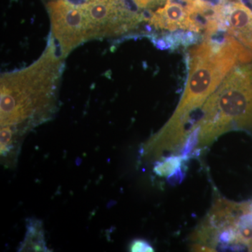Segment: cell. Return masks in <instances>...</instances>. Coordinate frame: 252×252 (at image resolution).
<instances>
[{"instance_id":"11","label":"cell","mask_w":252,"mask_h":252,"mask_svg":"<svg viewBox=\"0 0 252 252\" xmlns=\"http://www.w3.org/2000/svg\"><path fill=\"white\" fill-rule=\"evenodd\" d=\"M131 252H154V248L150 244L144 240H135L131 243Z\"/></svg>"},{"instance_id":"7","label":"cell","mask_w":252,"mask_h":252,"mask_svg":"<svg viewBox=\"0 0 252 252\" xmlns=\"http://www.w3.org/2000/svg\"><path fill=\"white\" fill-rule=\"evenodd\" d=\"M149 18L151 25L160 29L200 32L185 5L174 0H167L165 6L158 9Z\"/></svg>"},{"instance_id":"5","label":"cell","mask_w":252,"mask_h":252,"mask_svg":"<svg viewBox=\"0 0 252 252\" xmlns=\"http://www.w3.org/2000/svg\"><path fill=\"white\" fill-rule=\"evenodd\" d=\"M79 7L87 21L89 40L121 35L146 18L134 0H89Z\"/></svg>"},{"instance_id":"10","label":"cell","mask_w":252,"mask_h":252,"mask_svg":"<svg viewBox=\"0 0 252 252\" xmlns=\"http://www.w3.org/2000/svg\"><path fill=\"white\" fill-rule=\"evenodd\" d=\"M182 158L180 157H171L167 159L165 161L160 162L156 167L155 171L160 175H170L172 172L175 171L176 169L178 168L179 165H181Z\"/></svg>"},{"instance_id":"8","label":"cell","mask_w":252,"mask_h":252,"mask_svg":"<svg viewBox=\"0 0 252 252\" xmlns=\"http://www.w3.org/2000/svg\"><path fill=\"white\" fill-rule=\"evenodd\" d=\"M222 23L228 32L252 50V11L240 2L222 9Z\"/></svg>"},{"instance_id":"6","label":"cell","mask_w":252,"mask_h":252,"mask_svg":"<svg viewBox=\"0 0 252 252\" xmlns=\"http://www.w3.org/2000/svg\"><path fill=\"white\" fill-rule=\"evenodd\" d=\"M53 39L59 54L64 59L73 49L89 40L87 21L79 6L66 0H56L47 4Z\"/></svg>"},{"instance_id":"3","label":"cell","mask_w":252,"mask_h":252,"mask_svg":"<svg viewBox=\"0 0 252 252\" xmlns=\"http://www.w3.org/2000/svg\"><path fill=\"white\" fill-rule=\"evenodd\" d=\"M252 124V65L234 68L205 101L190 131L192 144L204 147L233 129Z\"/></svg>"},{"instance_id":"2","label":"cell","mask_w":252,"mask_h":252,"mask_svg":"<svg viewBox=\"0 0 252 252\" xmlns=\"http://www.w3.org/2000/svg\"><path fill=\"white\" fill-rule=\"evenodd\" d=\"M63 58L53 38L31 65L1 77V126L26 127L47 120L54 112Z\"/></svg>"},{"instance_id":"4","label":"cell","mask_w":252,"mask_h":252,"mask_svg":"<svg viewBox=\"0 0 252 252\" xmlns=\"http://www.w3.org/2000/svg\"><path fill=\"white\" fill-rule=\"evenodd\" d=\"M197 238L221 248L252 251V202H217L200 227Z\"/></svg>"},{"instance_id":"9","label":"cell","mask_w":252,"mask_h":252,"mask_svg":"<svg viewBox=\"0 0 252 252\" xmlns=\"http://www.w3.org/2000/svg\"><path fill=\"white\" fill-rule=\"evenodd\" d=\"M20 251L47 252L40 221L31 220L28 222L27 233Z\"/></svg>"},{"instance_id":"12","label":"cell","mask_w":252,"mask_h":252,"mask_svg":"<svg viewBox=\"0 0 252 252\" xmlns=\"http://www.w3.org/2000/svg\"><path fill=\"white\" fill-rule=\"evenodd\" d=\"M180 1L183 2V5H185L186 7H190L198 4L201 0H180Z\"/></svg>"},{"instance_id":"1","label":"cell","mask_w":252,"mask_h":252,"mask_svg":"<svg viewBox=\"0 0 252 252\" xmlns=\"http://www.w3.org/2000/svg\"><path fill=\"white\" fill-rule=\"evenodd\" d=\"M189 74L185 92L177 108L165 126L149 141L158 154L172 152L187 142V124L194 111L220 85L238 63L252 61V54L231 36L222 42L210 39L189 53Z\"/></svg>"}]
</instances>
